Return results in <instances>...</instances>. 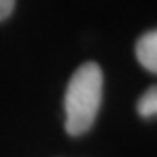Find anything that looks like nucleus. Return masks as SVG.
I'll use <instances>...</instances> for the list:
<instances>
[{
  "label": "nucleus",
  "instance_id": "1",
  "mask_svg": "<svg viewBox=\"0 0 157 157\" xmlns=\"http://www.w3.org/2000/svg\"><path fill=\"white\" fill-rule=\"evenodd\" d=\"M103 98V72L98 63L87 61L75 70L65 93V129L68 135L87 133L96 121Z\"/></svg>",
  "mask_w": 157,
  "mask_h": 157
},
{
  "label": "nucleus",
  "instance_id": "2",
  "mask_svg": "<svg viewBox=\"0 0 157 157\" xmlns=\"http://www.w3.org/2000/svg\"><path fill=\"white\" fill-rule=\"evenodd\" d=\"M136 58L150 72L157 70V33L155 30L147 32L136 42Z\"/></svg>",
  "mask_w": 157,
  "mask_h": 157
},
{
  "label": "nucleus",
  "instance_id": "3",
  "mask_svg": "<svg viewBox=\"0 0 157 157\" xmlns=\"http://www.w3.org/2000/svg\"><path fill=\"white\" fill-rule=\"evenodd\" d=\"M157 112V93L155 87L152 86L150 89L145 91V94L138 101V113L141 117H154Z\"/></svg>",
  "mask_w": 157,
  "mask_h": 157
},
{
  "label": "nucleus",
  "instance_id": "4",
  "mask_svg": "<svg viewBox=\"0 0 157 157\" xmlns=\"http://www.w3.org/2000/svg\"><path fill=\"white\" fill-rule=\"evenodd\" d=\"M14 9V0H0V21L6 19Z\"/></svg>",
  "mask_w": 157,
  "mask_h": 157
}]
</instances>
